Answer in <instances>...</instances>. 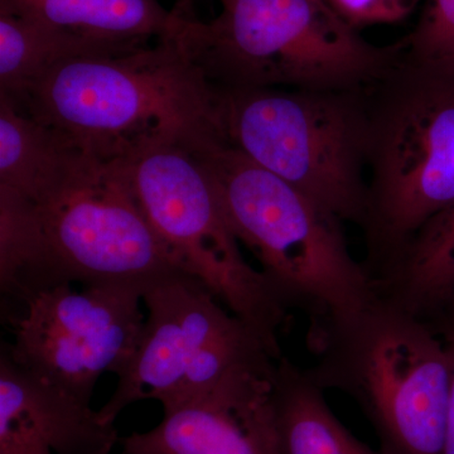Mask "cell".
<instances>
[{
    "instance_id": "obj_1",
    "label": "cell",
    "mask_w": 454,
    "mask_h": 454,
    "mask_svg": "<svg viewBox=\"0 0 454 454\" xmlns=\"http://www.w3.org/2000/svg\"><path fill=\"white\" fill-rule=\"evenodd\" d=\"M184 273L155 234L121 160L79 152L35 199L0 192V286L18 312L59 284L152 283Z\"/></svg>"
},
{
    "instance_id": "obj_2",
    "label": "cell",
    "mask_w": 454,
    "mask_h": 454,
    "mask_svg": "<svg viewBox=\"0 0 454 454\" xmlns=\"http://www.w3.org/2000/svg\"><path fill=\"white\" fill-rule=\"evenodd\" d=\"M216 100V86L170 35L66 59L14 101L68 145L112 162L166 143L200 149L225 142Z\"/></svg>"
},
{
    "instance_id": "obj_3",
    "label": "cell",
    "mask_w": 454,
    "mask_h": 454,
    "mask_svg": "<svg viewBox=\"0 0 454 454\" xmlns=\"http://www.w3.org/2000/svg\"><path fill=\"white\" fill-rule=\"evenodd\" d=\"M196 153L232 232L258 260L278 300L309 317V339L380 297L369 269L349 253L339 217L225 142Z\"/></svg>"
},
{
    "instance_id": "obj_4",
    "label": "cell",
    "mask_w": 454,
    "mask_h": 454,
    "mask_svg": "<svg viewBox=\"0 0 454 454\" xmlns=\"http://www.w3.org/2000/svg\"><path fill=\"white\" fill-rule=\"evenodd\" d=\"M219 16L182 17L173 37L217 88L360 90L395 64L325 0H219Z\"/></svg>"
},
{
    "instance_id": "obj_5",
    "label": "cell",
    "mask_w": 454,
    "mask_h": 454,
    "mask_svg": "<svg viewBox=\"0 0 454 454\" xmlns=\"http://www.w3.org/2000/svg\"><path fill=\"white\" fill-rule=\"evenodd\" d=\"M367 206L363 229L373 278L429 220L454 203V76L406 62L365 89Z\"/></svg>"
},
{
    "instance_id": "obj_6",
    "label": "cell",
    "mask_w": 454,
    "mask_h": 454,
    "mask_svg": "<svg viewBox=\"0 0 454 454\" xmlns=\"http://www.w3.org/2000/svg\"><path fill=\"white\" fill-rule=\"evenodd\" d=\"M306 370L322 389L351 396L385 454H443L450 357L446 340L387 298L309 340Z\"/></svg>"
},
{
    "instance_id": "obj_7",
    "label": "cell",
    "mask_w": 454,
    "mask_h": 454,
    "mask_svg": "<svg viewBox=\"0 0 454 454\" xmlns=\"http://www.w3.org/2000/svg\"><path fill=\"white\" fill-rule=\"evenodd\" d=\"M365 89L216 86L221 134L342 223L361 226L367 206Z\"/></svg>"
},
{
    "instance_id": "obj_8",
    "label": "cell",
    "mask_w": 454,
    "mask_h": 454,
    "mask_svg": "<svg viewBox=\"0 0 454 454\" xmlns=\"http://www.w3.org/2000/svg\"><path fill=\"white\" fill-rule=\"evenodd\" d=\"M121 162L146 219L178 267L282 357L279 333L289 310L245 260L195 149L166 143Z\"/></svg>"
},
{
    "instance_id": "obj_9",
    "label": "cell",
    "mask_w": 454,
    "mask_h": 454,
    "mask_svg": "<svg viewBox=\"0 0 454 454\" xmlns=\"http://www.w3.org/2000/svg\"><path fill=\"white\" fill-rule=\"evenodd\" d=\"M148 316L133 356L98 411L115 423L127 406L158 400L163 411L210 389L236 370L270 367L278 358L199 280L173 274L143 289Z\"/></svg>"
},
{
    "instance_id": "obj_10",
    "label": "cell",
    "mask_w": 454,
    "mask_h": 454,
    "mask_svg": "<svg viewBox=\"0 0 454 454\" xmlns=\"http://www.w3.org/2000/svg\"><path fill=\"white\" fill-rule=\"evenodd\" d=\"M143 289L129 283L43 289L8 318L13 342L2 348L27 372L90 403L100 376L118 375L138 346Z\"/></svg>"
},
{
    "instance_id": "obj_11",
    "label": "cell",
    "mask_w": 454,
    "mask_h": 454,
    "mask_svg": "<svg viewBox=\"0 0 454 454\" xmlns=\"http://www.w3.org/2000/svg\"><path fill=\"white\" fill-rule=\"evenodd\" d=\"M276 365L229 373L164 411L162 422L119 439L124 454H280L274 411Z\"/></svg>"
},
{
    "instance_id": "obj_12",
    "label": "cell",
    "mask_w": 454,
    "mask_h": 454,
    "mask_svg": "<svg viewBox=\"0 0 454 454\" xmlns=\"http://www.w3.org/2000/svg\"><path fill=\"white\" fill-rule=\"evenodd\" d=\"M114 424L0 354V454H110Z\"/></svg>"
},
{
    "instance_id": "obj_13",
    "label": "cell",
    "mask_w": 454,
    "mask_h": 454,
    "mask_svg": "<svg viewBox=\"0 0 454 454\" xmlns=\"http://www.w3.org/2000/svg\"><path fill=\"white\" fill-rule=\"evenodd\" d=\"M0 12L83 40L145 44L170 37L181 16L158 0H0Z\"/></svg>"
},
{
    "instance_id": "obj_14",
    "label": "cell",
    "mask_w": 454,
    "mask_h": 454,
    "mask_svg": "<svg viewBox=\"0 0 454 454\" xmlns=\"http://www.w3.org/2000/svg\"><path fill=\"white\" fill-rule=\"evenodd\" d=\"M325 390L286 357L274 373V411L280 454H385L358 441L337 419Z\"/></svg>"
},
{
    "instance_id": "obj_15",
    "label": "cell",
    "mask_w": 454,
    "mask_h": 454,
    "mask_svg": "<svg viewBox=\"0 0 454 454\" xmlns=\"http://www.w3.org/2000/svg\"><path fill=\"white\" fill-rule=\"evenodd\" d=\"M375 280L382 297L428 318L454 286V203L429 220Z\"/></svg>"
},
{
    "instance_id": "obj_16",
    "label": "cell",
    "mask_w": 454,
    "mask_h": 454,
    "mask_svg": "<svg viewBox=\"0 0 454 454\" xmlns=\"http://www.w3.org/2000/svg\"><path fill=\"white\" fill-rule=\"evenodd\" d=\"M146 44L83 40L28 18L0 12V94L22 100L55 66L74 57L121 53Z\"/></svg>"
},
{
    "instance_id": "obj_17",
    "label": "cell",
    "mask_w": 454,
    "mask_h": 454,
    "mask_svg": "<svg viewBox=\"0 0 454 454\" xmlns=\"http://www.w3.org/2000/svg\"><path fill=\"white\" fill-rule=\"evenodd\" d=\"M77 149L0 94V186L35 199L73 162Z\"/></svg>"
},
{
    "instance_id": "obj_18",
    "label": "cell",
    "mask_w": 454,
    "mask_h": 454,
    "mask_svg": "<svg viewBox=\"0 0 454 454\" xmlns=\"http://www.w3.org/2000/svg\"><path fill=\"white\" fill-rule=\"evenodd\" d=\"M397 43L406 62L454 76V0H426L413 31Z\"/></svg>"
},
{
    "instance_id": "obj_19",
    "label": "cell",
    "mask_w": 454,
    "mask_h": 454,
    "mask_svg": "<svg viewBox=\"0 0 454 454\" xmlns=\"http://www.w3.org/2000/svg\"><path fill=\"white\" fill-rule=\"evenodd\" d=\"M351 28L395 25L413 14L420 0H325Z\"/></svg>"
},
{
    "instance_id": "obj_20",
    "label": "cell",
    "mask_w": 454,
    "mask_h": 454,
    "mask_svg": "<svg viewBox=\"0 0 454 454\" xmlns=\"http://www.w3.org/2000/svg\"><path fill=\"white\" fill-rule=\"evenodd\" d=\"M433 331L448 342H454V286L434 312L424 319Z\"/></svg>"
},
{
    "instance_id": "obj_21",
    "label": "cell",
    "mask_w": 454,
    "mask_h": 454,
    "mask_svg": "<svg viewBox=\"0 0 454 454\" xmlns=\"http://www.w3.org/2000/svg\"><path fill=\"white\" fill-rule=\"evenodd\" d=\"M450 357V387L448 397L446 439H444L443 454H454V342H448Z\"/></svg>"
},
{
    "instance_id": "obj_22",
    "label": "cell",
    "mask_w": 454,
    "mask_h": 454,
    "mask_svg": "<svg viewBox=\"0 0 454 454\" xmlns=\"http://www.w3.org/2000/svg\"><path fill=\"white\" fill-rule=\"evenodd\" d=\"M195 2L196 0H177L173 11L179 16H193L195 13Z\"/></svg>"
}]
</instances>
